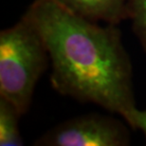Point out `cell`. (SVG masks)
Here are the masks:
<instances>
[{
    "label": "cell",
    "instance_id": "cell-1",
    "mask_svg": "<svg viewBox=\"0 0 146 146\" xmlns=\"http://www.w3.org/2000/svg\"><path fill=\"white\" fill-rule=\"evenodd\" d=\"M26 13L48 48L52 87L124 121L137 104L133 66L118 25L82 18L51 0H34Z\"/></svg>",
    "mask_w": 146,
    "mask_h": 146
},
{
    "label": "cell",
    "instance_id": "cell-2",
    "mask_svg": "<svg viewBox=\"0 0 146 146\" xmlns=\"http://www.w3.org/2000/svg\"><path fill=\"white\" fill-rule=\"evenodd\" d=\"M48 62L45 41L25 13L13 26L0 33V97L26 114Z\"/></svg>",
    "mask_w": 146,
    "mask_h": 146
},
{
    "label": "cell",
    "instance_id": "cell-3",
    "mask_svg": "<svg viewBox=\"0 0 146 146\" xmlns=\"http://www.w3.org/2000/svg\"><path fill=\"white\" fill-rule=\"evenodd\" d=\"M130 132L121 121L102 114H86L65 121L49 129L36 146H127Z\"/></svg>",
    "mask_w": 146,
    "mask_h": 146
},
{
    "label": "cell",
    "instance_id": "cell-4",
    "mask_svg": "<svg viewBox=\"0 0 146 146\" xmlns=\"http://www.w3.org/2000/svg\"><path fill=\"white\" fill-rule=\"evenodd\" d=\"M69 13L92 22L119 25L127 20L128 0H51Z\"/></svg>",
    "mask_w": 146,
    "mask_h": 146
},
{
    "label": "cell",
    "instance_id": "cell-5",
    "mask_svg": "<svg viewBox=\"0 0 146 146\" xmlns=\"http://www.w3.org/2000/svg\"><path fill=\"white\" fill-rule=\"evenodd\" d=\"M22 114L11 102L0 97V146H22L19 119Z\"/></svg>",
    "mask_w": 146,
    "mask_h": 146
},
{
    "label": "cell",
    "instance_id": "cell-6",
    "mask_svg": "<svg viewBox=\"0 0 146 146\" xmlns=\"http://www.w3.org/2000/svg\"><path fill=\"white\" fill-rule=\"evenodd\" d=\"M127 20L139 45L146 52V0H128Z\"/></svg>",
    "mask_w": 146,
    "mask_h": 146
},
{
    "label": "cell",
    "instance_id": "cell-7",
    "mask_svg": "<svg viewBox=\"0 0 146 146\" xmlns=\"http://www.w3.org/2000/svg\"><path fill=\"white\" fill-rule=\"evenodd\" d=\"M124 121L133 129L141 130L144 134L146 139V109H139L138 107H136L127 116Z\"/></svg>",
    "mask_w": 146,
    "mask_h": 146
}]
</instances>
